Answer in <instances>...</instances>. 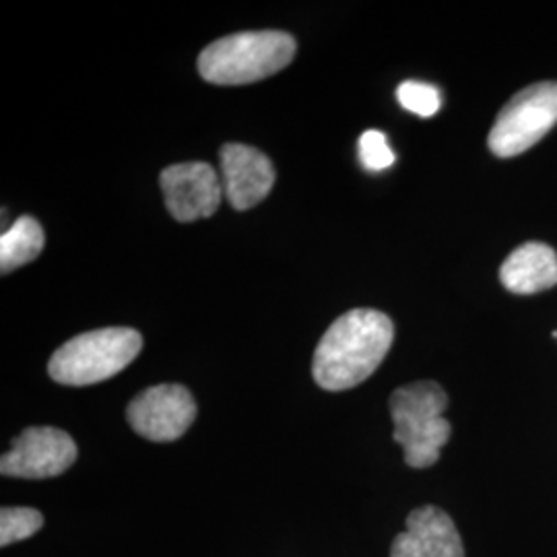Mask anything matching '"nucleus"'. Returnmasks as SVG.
I'll return each instance as SVG.
<instances>
[{
    "label": "nucleus",
    "mask_w": 557,
    "mask_h": 557,
    "mask_svg": "<svg viewBox=\"0 0 557 557\" xmlns=\"http://www.w3.org/2000/svg\"><path fill=\"white\" fill-rule=\"evenodd\" d=\"M223 195L236 211H248L269 197L275 186L271 160L250 145L227 143L221 147Z\"/></svg>",
    "instance_id": "1a4fd4ad"
},
{
    "label": "nucleus",
    "mask_w": 557,
    "mask_h": 557,
    "mask_svg": "<svg viewBox=\"0 0 557 557\" xmlns=\"http://www.w3.org/2000/svg\"><path fill=\"white\" fill-rule=\"evenodd\" d=\"M393 320L372 308H358L335 320L320 338L312 376L320 388L338 393L370 379L391 351Z\"/></svg>",
    "instance_id": "f257e3e1"
},
{
    "label": "nucleus",
    "mask_w": 557,
    "mask_h": 557,
    "mask_svg": "<svg viewBox=\"0 0 557 557\" xmlns=\"http://www.w3.org/2000/svg\"><path fill=\"white\" fill-rule=\"evenodd\" d=\"M397 100L405 110L418 114L421 119L434 116L442 106L438 89L434 85L421 83V81L400 83L397 89Z\"/></svg>",
    "instance_id": "4468645a"
},
{
    "label": "nucleus",
    "mask_w": 557,
    "mask_h": 557,
    "mask_svg": "<svg viewBox=\"0 0 557 557\" xmlns=\"http://www.w3.org/2000/svg\"><path fill=\"white\" fill-rule=\"evenodd\" d=\"M296 50V40L285 32L234 34L200 52V77L213 85H248L283 71L292 64Z\"/></svg>",
    "instance_id": "f03ea898"
},
{
    "label": "nucleus",
    "mask_w": 557,
    "mask_h": 557,
    "mask_svg": "<svg viewBox=\"0 0 557 557\" xmlns=\"http://www.w3.org/2000/svg\"><path fill=\"white\" fill-rule=\"evenodd\" d=\"M359 161L368 172H382L395 163V153L384 133L366 131L359 137Z\"/></svg>",
    "instance_id": "2eb2a0df"
},
{
    "label": "nucleus",
    "mask_w": 557,
    "mask_h": 557,
    "mask_svg": "<svg viewBox=\"0 0 557 557\" xmlns=\"http://www.w3.org/2000/svg\"><path fill=\"white\" fill-rule=\"evenodd\" d=\"M46 244L40 223L25 215L15 221L0 238V271L2 275L38 259Z\"/></svg>",
    "instance_id": "f8f14e48"
},
{
    "label": "nucleus",
    "mask_w": 557,
    "mask_h": 557,
    "mask_svg": "<svg viewBox=\"0 0 557 557\" xmlns=\"http://www.w3.org/2000/svg\"><path fill=\"white\" fill-rule=\"evenodd\" d=\"M391 557H465V547L453 518L436 506H421L407 517Z\"/></svg>",
    "instance_id": "9d476101"
},
{
    "label": "nucleus",
    "mask_w": 557,
    "mask_h": 557,
    "mask_svg": "<svg viewBox=\"0 0 557 557\" xmlns=\"http://www.w3.org/2000/svg\"><path fill=\"white\" fill-rule=\"evenodd\" d=\"M502 285L512 294H539L557 285L556 250L543 242H527L504 260Z\"/></svg>",
    "instance_id": "9b49d317"
},
{
    "label": "nucleus",
    "mask_w": 557,
    "mask_h": 557,
    "mask_svg": "<svg viewBox=\"0 0 557 557\" xmlns=\"http://www.w3.org/2000/svg\"><path fill=\"white\" fill-rule=\"evenodd\" d=\"M77 460V444L59 428H27L0 458L4 478L50 479L69 471Z\"/></svg>",
    "instance_id": "0eeeda50"
},
{
    "label": "nucleus",
    "mask_w": 557,
    "mask_h": 557,
    "mask_svg": "<svg viewBox=\"0 0 557 557\" xmlns=\"http://www.w3.org/2000/svg\"><path fill=\"white\" fill-rule=\"evenodd\" d=\"M556 124L557 83H535L502 108L487 145L498 158H515L537 145Z\"/></svg>",
    "instance_id": "39448f33"
},
{
    "label": "nucleus",
    "mask_w": 557,
    "mask_h": 557,
    "mask_svg": "<svg viewBox=\"0 0 557 557\" xmlns=\"http://www.w3.org/2000/svg\"><path fill=\"white\" fill-rule=\"evenodd\" d=\"M143 349L139 331L110 326L66 341L48 363L50 379L64 386H89L120 374Z\"/></svg>",
    "instance_id": "20e7f679"
},
{
    "label": "nucleus",
    "mask_w": 557,
    "mask_h": 557,
    "mask_svg": "<svg viewBox=\"0 0 557 557\" xmlns=\"http://www.w3.org/2000/svg\"><path fill=\"white\" fill-rule=\"evenodd\" d=\"M126 419L140 438L174 442L182 438L197 419V403L180 384H160L133 398Z\"/></svg>",
    "instance_id": "423d86ee"
},
{
    "label": "nucleus",
    "mask_w": 557,
    "mask_h": 557,
    "mask_svg": "<svg viewBox=\"0 0 557 557\" xmlns=\"http://www.w3.org/2000/svg\"><path fill=\"white\" fill-rule=\"evenodd\" d=\"M554 337H556V338H557V331H556V333H554Z\"/></svg>",
    "instance_id": "dca6fc26"
},
{
    "label": "nucleus",
    "mask_w": 557,
    "mask_h": 557,
    "mask_svg": "<svg viewBox=\"0 0 557 557\" xmlns=\"http://www.w3.org/2000/svg\"><path fill=\"white\" fill-rule=\"evenodd\" d=\"M44 527V517L34 508H9L0 510V545L9 547L23 539L34 537Z\"/></svg>",
    "instance_id": "ddd939ff"
},
{
    "label": "nucleus",
    "mask_w": 557,
    "mask_h": 557,
    "mask_svg": "<svg viewBox=\"0 0 557 557\" xmlns=\"http://www.w3.org/2000/svg\"><path fill=\"white\" fill-rule=\"evenodd\" d=\"M161 190L170 215L180 223L211 218L223 199L220 174L202 161L176 163L161 172Z\"/></svg>",
    "instance_id": "6e6552de"
},
{
    "label": "nucleus",
    "mask_w": 557,
    "mask_h": 557,
    "mask_svg": "<svg viewBox=\"0 0 557 557\" xmlns=\"http://www.w3.org/2000/svg\"><path fill=\"white\" fill-rule=\"evenodd\" d=\"M446 407L444 388L430 380L400 386L391 395L393 438L403 446L409 467L428 469L438 462L440 450L453 434L450 421L444 419Z\"/></svg>",
    "instance_id": "7ed1b4c3"
}]
</instances>
